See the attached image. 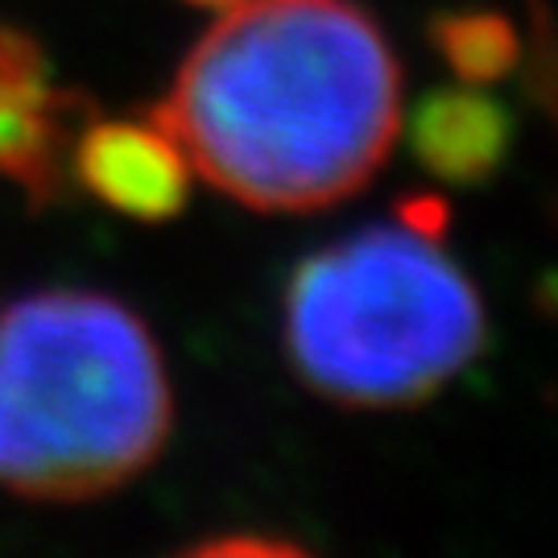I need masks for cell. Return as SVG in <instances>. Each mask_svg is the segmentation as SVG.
<instances>
[{"label":"cell","instance_id":"277c9868","mask_svg":"<svg viewBox=\"0 0 558 558\" xmlns=\"http://www.w3.org/2000/svg\"><path fill=\"white\" fill-rule=\"evenodd\" d=\"M87 108L80 92H59L34 34L0 25V174L34 207L66 191V154Z\"/></svg>","mask_w":558,"mask_h":558},{"label":"cell","instance_id":"30bf717a","mask_svg":"<svg viewBox=\"0 0 558 558\" xmlns=\"http://www.w3.org/2000/svg\"><path fill=\"white\" fill-rule=\"evenodd\" d=\"M186 4H195V9H207V13H223V9H232L236 0H186Z\"/></svg>","mask_w":558,"mask_h":558},{"label":"cell","instance_id":"8992f818","mask_svg":"<svg viewBox=\"0 0 558 558\" xmlns=\"http://www.w3.org/2000/svg\"><path fill=\"white\" fill-rule=\"evenodd\" d=\"M410 149L435 179L480 186L513 149V112L476 87H439L410 117Z\"/></svg>","mask_w":558,"mask_h":558},{"label":"cell","instance_id":"6da1fadb","mask_svg":"<svg viewBox=\"0 0 558 558\" xmlns=\"http://www.w3.org/2000/svg\"><path fill=\"white\" fill-rule=\"evenodd\" d=\"M149 117L244 207L319 211L389 158L401 66L356 0H236Z\"/></svg>","mask_w":558,"mask_h":558},{"label":"cell","instance_id":"7a4b0ae2","mask_svg":"<svg viewBox=\"0 0 558 558\" xmlns=\"http://www.w3.org/2000/svg\"><path fill=\"white\" fill-rule=\"evenodd\" d=\"M170 418L158 343L124 302L46 290L0 311V488L104 497L158 459Z\"/></svg>","mask_w":558,"mask_h":558},{"label":"cell","instance_id":"ba28073f","mask_svg":"<svg viewBox=\"0 0 558 558\" xmlns=\"http://www.w3.org/2000/svg\"><path fill=\"white\" fill-rule=\"evenodd\" d=\"M191 555H302L299 542H286V538H257V534H248V538H211V542H199V546H191Z\"/></svg>","mask_w":558,"mask_h":558},{"label":"cell","instance_id":"52a82bcc","mask_svg":"<svg viewBox=\"0 0 558 558\" xmlns=\"http://www.w3.org/2000/svg\"><path fill=\"white\" fill-rule=\"evenodd\" d=\"M430 41L463 83H497L521 62L513 21L493 9H456L430 21Z\"/></svg>","mask_w":558,"mask_h":558},{"label":"cell","instance_id":"5b68a950","mask_svg":"<svg viewBox=\"0 0 558 558\" xmlns=\"http://www.w3.org/2000/svg\"><path fill=\"white\" fill-rule=\"evenodd\" d=\"M66 170L87 195L141 223L174 220L191 195V161L158 120H83Z\"/></svg>","mask_w":558,"mask_h":558},{"label":"cell","instance_id":"3957f363","mask_svg":"<svg viewBox=\"0 0 558 558\" xmlns=\"http://www.w3.org/2000/svg\"><path fill=\"white\" fill-rule=\"evenodd\" d=\"M484 339L476 286L410 228L339 240L302 260L286 290L290 364L339 405H418L484 352Z\"/></svg>","mask_w":558,"mask_h":558},{"label":"cell","instance_id":"9c48e42d","mask_svg":"<svg viewBox=\"0 0 558 558\" xmlns=\"http://www.w3.org/2000/svg\"><path fill=\"white\" fill-rule=\"evenodd\" d=\"M442 223H447V207L439 199H410L401 203V228L418 232V236L439 240Z\"/></svg>","mask_w":558,"mask_h":558}]
</instances>
